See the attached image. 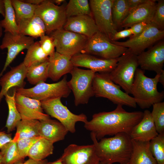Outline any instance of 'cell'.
Returning a JSON list of instances; mask_svg holds the SVG:
<instances>
[{
	"label": "cell",
	"mask_w": 164,
	"mask_h": 164,
	"mask_svg": "<svg viewBox=\"0 0 164 164\" xmlns=\"http://www.w3.org/2000/svg\"><path fill=\"white\" fill-rule=\"evenodd\" d=\"M121 105L109 112L94 114L92 118L84 123V127L93 134L97 139L100 140L106 135L114 136L125 133L130 135L134 127L141 120L143 112H129Z\"/></svg>",
	"instance_id": "cell-1"
},
{
	"label": "cell",
	"mask_w": 164,
	"mask_h": 164,
	"mask_svg": "<svg viewBox=\"0 0 164 164\" xmlns=\"http://www.w3.org/2000/svg\"><path fill=\"white\" fill-rule=\"evenodd\" d=\"M91 136L100 164L128 163L132 150V141L129 135L119 133L111 137H104L99 142L92 133Z\"/></svg>",
	"instance_id": "cell-2"
},
{
	"label": "cell",
	"mask_w": 164,
	"mask_h": 164,
	"mask_svg": "<svg viewBox=\"0 0 164 164\" xmlns=\"http://www.w3.org/2000/svg\"><path fill=\"white\" fill-rule=\"evenodd\" d=\"M145 70L138 68L132 86V94L137 104L142 109L148 108L155 103L162 101L164 92H159L157 86L159 74L152 78L145 74Z\"/></svg>",
	"instance_id": "cell-3"
},
{
	"label": "cell",
	"mask_w": 164,
	"mask_h": 164,
	"mask_svg": "<svg viewBox=\"0 0 164 164\" xmlns=\"http://www.w3.org/2000/svg\"><path fill=\"white\" fill-rule=\"evenodd\" d=\"M94 96L106 98L117 105L136 108L133 97L122 91L121 87L111 79L109 73H95L92 82Z\"/></svg>",
	"instance_id": "cell-4"
},
{
	"label": "cell",
	"mask_w": 164,
	"mask_h": 164,
	"mask_svg": "<svg viewBox=\"0 0 164 164\" xmlns=\"http://www.w3.org/2000/svg\"><path fill=\"white\" fill-rule=\"evenodd\" d=\"M95 73L89 69L75 67L70 72L71 78L67 83L73 93L76 106L87 104L90 98L94 96L92 82Z\"/></svg>",
	"instance_id": "cell-5"
},
{
	"label": "cell",
	"mask_w": 164,
	"mask_h": 164,
	"mask_svg": "<svg viewBox=\"0 0 164 164\" xmlns=\"http://www.w3.org/2000/svg\"><path fill=\"white\" fill-rule=\"evenodd\" d=\"M138 66L137 56L127 51L118 58L116 67L109 75L114 83L121 87L127 94H131L135 72Z\"/></svg>",
	"instance_id": "cell-6"
},
{
	"label": "cell",
	"mask_w": 164,
	"mask_h": 164,
	"mask_svg": "<svg viewBox=\"0 0 164 164\" xmlns=\"http://www.w3.org/2000/svg\"><path fill=\"white\" fill-rule=\"evenodd\" d=\"M67 76L65 75L58 82L48 84L40 82L29 88H17L16 93L40 101L58 97H67L71 91L67 84Z\"/></svg>",
	"instance_id": "cell-7"
},
{
	"label": "cell",
	"mask_w": 164,
	"mask_h": 164,
	"mask_svg": "<svg viewBox=\"0 0 164 164\" xmlns=\"http://www.w3.org/2000/svg\"><path fill=\"white\" fill-rule=\"evenodd\" d=\"M60 97L40 101L42 107L46 114L57 119L63 125L68 132H76L75 125L77 122L86 123V115L83 113L76 114L71 112L62 103Z\"/></svg>",
	"instance_id": "cell-8"
},
{
	"label": "cell",
	"mask_w": 164,
	"mask_h": 164,
	"mask_svg": "<svg viewBox=\"0 0 164 164\" xmlns=\"http://www.w3.org/2000/svg\"><path fill=\"white\" fill-rule=\"evenodd\" d=\"M128 48L113 43L99 31L89 39L81 53L106 59H117L127 52Z\"/></svg>",
	"instance_id": "cell-9"
},
{
	"label": "cell",
	"mask_w": 164,
	"mask_h": 164,
	"mask_svg": "<svg viewBox=\"0 0 164 164\" xmlns=\"http://www.w3.org/2000/svg\"><path fill=\"white\" fill-rule=\"evenodd\" d=\"M49 35L54 40L56 52L71 57L81 53L89 39L84 36L63 28L53 31Z\"/></svg>",
	"instance_id": "cell-10"
},
{
	"label": "cell",
	"mask_w": 164,
	"mask_h": 164,
	"mask_svg": "<svg viewBox=\"0 0 164 164\" xmlns=\"http://www.w3.org/2000/svg\"><path fill=\"white\" fill-rule=\"evenodd\" d=\"M65 2L59 6L53 3L52 0H43L36 8L35 14L43 21L47 35L63 28L67 19L66 13L67 4Z\"/></svg>",
	"instance_id": "cell-11"
},
{
	"label": "cell",
	"mask_w": 164,
	"mask_h": 164,
	"mask_svg": "<svg viewBox=\"0 0 164 164\" xmlns=\"http://www.w3.org/2000/svg\"><path fill=\"white\" fill-rule=\"evenodd\" d=\"M92 16L99 31L110 40L117 32L112 15L113 0H90Z\"/></svg>",
	"instance_id": "cell-12"
},
{
	"label": "cell",
	"mask_w": 164,
	"mask_h": 164,
	"mask_svg": "<svg viewBox=\"0 0 164 164\" xmlns=\"http://www.w3.org/2000/svg\"><path fill=\"white\" fill-rule=\"evenodd\" d=\"M164 36V30L149 24L143 32L136 37L124 42L111 41L116 45L128 48V52L137 56L161 41Z\"/></svg>",
	"instance_id": "cell-13"
},
{
	"label": "cell",
	"mask_w": 164,
	"mask_h": 164,
	"mask_svg": "<svg viewBox=\"0 0 164 164\" xmlns=\"http://www.w3.org/2000/svg\"><path fill=\"white\" fill-rule=\"evenodd\" d=\"M63 164H100L94 145L71 144L60 158Z\"/></svg>",
	"instance_id": "cell-14"
},
{
	"label": "cell",
	"mask_w": 164,
	"mask_h": 164,
	"mask_svg": "<svg viewBox=\"0 0 164 164\" xmlns=\"http://www.w3.org/2000/svg\"><path fill=\"white\" fill-rule=\"evenodd\" d=\"M34 39L32 37L19 34L14 35L8 32H5L0 48L2 50L7 48L8 52L0 77L2 75L8 67L20 52L24 49H28L35 42Z\"/></svg>",
	"instance_id": "cell-15"
},
{
	"label": "cell",
	"mask_w": 164,
	"mask_h": 164,
	"mask_svg": "<svg viewBox=\"0 0 164 164\" xmlns=\"http://www.w3.org/2000/svg\"><path fill=\"white\" fill-rule=\"evenodd\" d=\"M138 66L145 70L154 71L160 74L164 63V42L161 40L146 51L137 56Z\"/></svg>",
	"instance_id": "cell-16"
},
{
	"label": "cell",
	"mask_w": 164,
	"mask_h": 164,
	"mask_svg": "<svg viewBox=\"0 0 164 164\" xmlns=\"http://www.w3.org/2000/svg\"><path fill=\"white\" fill-rule=\"evenodd\" d=\"M118 58L106 59L80 53L72 56L71 60L74 67L86 68L96 73H109L116 67Z\"/></svg>",
	"instance_id": "cell-17"
},
{
	"label": "cell",
	"mask_w": 164,
	"mask_h": 164,
	"mask_svg": "<svg viewBox=\"0 0 164 164\" xmlns=\"http://www.w3.org/2000/svg\"><path fill=\"white\" fill-rule=\"evenodd\" d=\"M15 99L16 107L22 119L41 121L50 118L48 115L43 113L40 101L16 92Z\"/></svg>",
	"instance_id": "cell-18"
},
{
	"label": "cell",
	"mask_w": 164,
	"mask_h": 164,
	"mask_svg": "<svg viewBox=\"0 0 164 164\" xmlns=\"http://www.w3.org/2000/svg\"><path fill=\"white\" fill-rule=\"evenodd\" d=\"M63 28L84 36L89 39L99 31L92 16L87 15L67 18Z\"/></svg>",
	"instance_id": "cell-19"
},
{
	"label": "cell",
	"mask_w": 164,
	"mask_h": 164,
	"mask_svg": "<svg viewBox=\"0 0 164 164\" xmlns=\"http://www.w3.org/2000/svg\"><path fill=\"white\" fill-rule=\"evenodd\" d=\"M28 67L22 62L18 65L11 68L10 71L1 77L0 85V104L2 98L8 93L10 89L14 87L23 88Z\"/></svg>",
	"instance_id": "cell-20"
},
{
	"label": "cell",
	"mask_w": 164,
	"mask_h": 164,
	"mask_svg": "<svg viewBox=\"0 0 164 164\" xmlns=\"http://www.w3.org/2000/svg\"><path fill=\"white\" fill-rule=\"evenodd\" d=\"M156 1L149 0L132 9L122 22L121 27L128 28L141 22L150 24L155 10Z\"/></svg>",
	"instance_id": "cell-21"
},
{
	"label": "cell",
	"mask_w": 164,
	"mask_h": 164,
	"mask_svg": "<svg viewBox=\"0 0 164 164\" xmlns=\"http://www.w3.org/2000/svg\"><path fill=\"white\" fill-rule=\"evenodd\" d=\"M141 120L134 127L129 135L132 140L141 142H149L159 134L151 114L145 110Z\"/></svg>",
	"instance_id": "cell-22"
},
{
	"label": "cell",
	"mask_w": 164,
	"mask_h": 164,
	"mask_svg": "<svg viewBox=\"0 0 164 164\" xmlns=\"http://www.w3.org/2000/svg\"><path fill=\"white\" fill-rule=\"evenodd\" d=\"M59 121L50 118L39 121L38 126L39 136L54 143L63 140L68 132Z\"/></svg>",
	"instance_id": "cell-23"
},
{
	"label": "cell",
	"mask_w": 164,
	"mask_h": 164,
	"mask_svg": "<svg viewBox=\"0 0 164 164\" xmlns=\"http://www.w3.org/2000/svg\"><path fill=\"white\" fill-rule=\"evenodd\" d=\"M71 58L56 51L49 56L48 77L53 81H57L63 75L70 73L74 67Z\"/></svg>",
	"instance_id": "cell-24"
},
{
	"label": "cell",
	"mask_w": 164,
	"mask_h": 164,
	"mask_svg": "<svg viewBox=\"0 0 164 164\" xmlns=\"http://www.w3.org/2000/svg\"><path fill=\"white\" fill-rule=\"evenodd\" d=\"M19 34L34 39L45 35L46 28L42 19L34 14L32 17L23 19L17 22Z\"/></svg>",
	"instance_id": "cell-25"
},
{
	"label": "cell",
	"mask_w": 164,
	"mask_h": 164,
	"mask_svg": "<svg viewBox=\"0 0 164 164\" xmlns=\"http://www.w3.org/2000/svg\"><path fill=\"white\" fill-rule=\"evenodd\" d=\"M132 141V150L128 164H157L149 150V142Z\"/></svg>",
	"instance_id": "cell-26"
},
{
	"label": "cell",
	"mask_w": 164,
	"mask_h": 164,
	"mask_svg": "<svg viewBox=\"0 0 164 164\" xmlns=\"http://www.w3.org/2000/svg\"><path fill=\"white\" fill-rule=\"evenodd\" d=\"M53 144L50 141L40 137L31 147L27 156L36 161L43 160L53 153Z\"/></svg>",
	"instance_id": "cell-27"
},
{
	"label": "cell",
	"mask_w": 164,
	"mask_h": 164,
	"mask_svg": "<svg viewBox=\"0 0 164 164\" xmlns=\"http://www.w3.org/2000/svg\"><path fill=\"white\" fill-rule=\"evenodd\" d=\"M39 122L36 120L22 119L16 126V132L12 141L17 142L22 139L39 136Z\"/></svg>",
	"instance_id": "cell-28"
},
{
	"label": "cell",
	"mask_w": 164,
	"mask_h": 164,
	"mask_svg": "<svg viewBox=\"0 0 164 164\" xmlns=\"http://www.w3.org/2000/svg\"><path fill=\"white\" fill-rule=\"evenodd\" d=\"M49 59L44 62L33 64L28 67L26 75L27 80L31 84L36 85L45 81L48 77Z\"/></svg>",
	"instance_id": "cell-29"
},
{
	"label": "cell",
	"mask_w": 164,
	"mask_h": 164,
	"mask_svg": "<svg viewBox=\"0 0 164 164\" xmlns=\"http://www.w3.org/2000/svg\"><path fill=\"white\" fill-rule=\"evenodd\" d=\"M16 93L15 91L12 95H10L8 93L5 96L8 108V115L5 125L8 133L14 130L22 119L15 104V98Z\"/></svg>",
	"instance_id": "cell-30"
},
{
	"label": "cell",
	"mask_w": 164,
	"mask_h": 164,
	"mask_svg": "<svg viewBox=\"0 0 164 164\" xmlns=\"http://www.w3.org/2000/svg\"><path fill=\"white\" fill-rule=\"evenodd\" d=\"M5 14L3 19L0 21L5 32H8L12 34H19L18 26L16 22L14 9L11 0H4Z\"/></svg>",
	"instance_id": "cell-31"
},
{
	"label": "cell",
	"mask_w": 164,
	"mask_h": 164,
	"mask_svg": "<svg viewBox=\"0 0 164 164\" xmlns=\"http://www.w3.org/2000/svg\"><path fill=\"white\" fill-rule=\"evenodd\" d=\"M23 63L27 67L42 63L49 59V56L43 52L39 41L35 42L27 49Z\"/></svg>",
	"instance_id": "cell-32"
},
{
	"label": "cell",
	"mask_w": 164,
	"mask_h": 164,
	"mask_svg": "<svg viewBox=\"0 0 164 164\" xmlns=\"http://www.w3.org/2000/svg\"><path fill=\"white\" fill-rule=\"evenodd\" d=\"M129 8L127 0H113L112 15L113 21L116 29L121 25L128 15Z\"/></svg>",
	"instance_id": "cell-33"
},
{
	"label": "cell",
	"mask_w": 164,
	"mask_h": 164,
	"mask_svg": "<svg viewBox=\"0 0 164 164\" xmlns=\"http://www.w3.org/2000/svg\"><path fill=\"white\" fill-rule=\"evenodd\" d=\"M66 13L67 18L82 15L92 16L88 0H70L67 4Z\"/></svg>",
	"instance_id": "cell-34"
},
{
	"label": "cell",
	"mask_w": 164,
	"mask_h": 164,
	"mask_svg": "<svg viewBox=\"0 0 164 164\" xmlns=\"http://www.w3.org/2000/svg\"><path fill=\"white\" fill-rule=\"evenodd\" d=\"M11 1L15 11L17 23L21 20L33 16L38 6L26 3L22 0H11Z\"/></svg>",
	"instance_id": "cell-35"
},
{
	"label": "cell",
	"mask_w": 164,
	"mask_h": 164,
	"mask_svg": "<svg viewBox=\"0 0 164 164\" xmlns=\"http://www.w3.org/2000/svg\"><path fill=\"white\" fill-rule=\"evenodd\" d=\"M149 149L157 164H164V134H159L152 139Z\"/></svg>",
	"instance_id": "cell-36"
},
{
	"label": "cell",
	"mask_w": 164,
	"mask_h": 164,
	"mask_svg": "<svg viewBox=\"0 0 164 164\" xmlns=\"http://www.w3.org/2000/svg\"><path fill=\"white\" fill-rule=\"evenodd\" d=\"M0 150L2 156V164H12L20 160L16 142L12 140L5 144Z\"/></svg>",
	"instance_id": "cell-37"
},
{
	"label": "cell",
	"mask_w": 164,
	"mask_h": 164,
	"mask_svg": "<svg viewBox=\"0 0 164 164\" xmlns=\"http://www.w3.org/2000/svg\"><path fill=\"white\" fill-rule=\"evenodd\" d=\"M151 114L158 134H164V102L154 104Z\"/></svg>",
	"instance_id": "cell-38"
},
{
	"label": "cell",
	"mask_w": 164,
	"mask_h": 164,
	"mask_svg": "<svg viewBox=\"0 0 164 164\" xmlns=\"http://www.w3.org/2000/svg\"><path fill=\"white\" fill-rule=\"evenodd\" d=\"M40 137L39 136L24 138L20 139L16 142L19 160L23 159L27 156L31 147Z\"/></svg>",
	"instance_id": "cell-39"
},
{
	"label": "cell",
	"mask_w": 164,
	"mask_h": 164,
	"mask_svg": "<svg viewBox=\"0 0 164 164\" xmlns=\"http://www.w3.org/2000/svg\"><path fill=\"white\" fill-rule=\"evenodd\" d=\"M155 10L150 24L158 29L164 30V1H157Z\"/></svg>",
	"instance_id": "cell-40"
},
{
	"label": "cell",
	"mask_w": 164,
	"mask_h": 164,
	"mask_svg": "<svg viewBox=\"0 0 164 164\" xmlns=\"http://www.w3.org/2000/svg\"><path fill=\"white\" fill-rule=\"evenodd\" d=\"M40 38L39 42L43 52L49 57L52 55L55 52V45L53 39L47 35H43Z\"/></svg>",
	"instance_id": "cell-41"
},
{
	"label": "cell",
	"mask_w": 164,
	"mask_h": 164,
	"mask_svg": "<svg viewBox=\"0 0 164 164\" xmlns=\"http://www.w3.org/2000/svg\"><path fill=\"white\" fill-rule=\"evenodd\" d=\"M149 24L141 22L135 24L130 27L132 35L131 38L136 37L140 35L145 30Z\"/></svg>",
	"instance_id": "cell-42"
},
{
	"label": "cell",
	"mask_w": 164,
	"mask_h": 164,
	"mask_svg": "<svg viewBox=\"0 0 164 164\" xmlns=\"http://www.w3.org/2000/svg\"><path fill=\"white\" fill-rule=\"evenodd\" d=\"M132 34L130 28L126 29L123 30L116 32L111 38V41H116L121 39L124 38L132 36Z\"/></svg>",
	"instance_id": "cell-43"
},
{
	"label": "cell",
	"mask_w": 164,
	"mask_h": 164,
	"mask_svg": "<svg viewBox=\"0 0 164 164\" xmlns=\"http://www.w3.org/2000/svg\"><path fill=\"white\" fill-rule=\"evenodd\" d=\"M12 140L11 134L0 131V149L6 144Z\"/></svg>",
	"instance_id": "cell-44"
},
{
	"label": "cell",
	"mask_w": 164,
	"mask_h": 164,
	"mask_svg": "<svg viewBox=\"0 0 164 164\" xmlns=\"http://www.w3.org/2000/svg\"><path fill=\"white\" fill-rule=\"evenodd\" d=\"M23 159L19 160L12 164H47L48 162L47 159L37 161L30 158L24 162L23 161Z\"/></svg>",
	"instance_id": "cell-45"
},
{
	"label": "cell",
	"mask_w": 164,
	"mask_h": 164,
	"mask_svg": "<svg viewBox=\"0 0 164 164\" xmlns=\"http://www.w3.org/2000/svg\"><path fill=\"white\" fill-rule=\"evenodd\" d=\"M149 0H127L129 12L138 6L148 2Z\"/></svg>",
	"instance_id": "cell-46"
},
{
	"label": "cell",
	"mask_w": 164,
	"mask_h": 164,
	"mask_svg": "<svg viewBox=\"0 0 164 164\" xmlns=\"http://www.w3.org/2000/svg\"><path fill=\"white\" fill-rule=\"evenodd\" d=\"M5 14V6L4 0H0V14L4 17Z\"/></svg>",
	"instance_id": "cell-47"
},
{
	"label": "cell",
	"mask_w": 164,
	"mask_h": 164,
	"mask_svg": "<svg viewBox=\"0 0 164 164\" xmlns=\"http://www.w3.org/2000/svg\"><path fill=\"white\" fill-rule=\"evenodd\" d=\"M22 1L27 3L38 5L43 2V0H24Z\"/></svg>",
	"instance_id": "cell-48"
},
{
	"label": "cell",
	"mask_w": 164,
	"mask_h": 164,
	"mask_svg": "<svg viewBox=\"0 0 164 164\" xmlns=\"http://www.w3.org/2000/svg\"><path fill=\"white\" fill-rule=\"evenodd\" d=\"M159 82H160L164 87V70H163L159 74Z\"/></svg>",
	"instance_id": "cell-49"
},
{
	"label": "cell",
	"mask_w": 164,
	"mask_h": 164,
	"mask_svg": "<svg viewBox=\"0 0 164 164\" xmlns=\"http://www.w3.org/2000/svg\"><path fill=\"white\" fill-rule=\"evenodd\" d=\"M52 1L53 3L57 5H60L66 2V0H54Z\"/></svg>",
	"instance_id": "cell-50"
},
{
	"label": "cell",
	"mask_w": 164,
	"mask_h": 164,
	"mask_svg": "<svg viewBox=\"0 0 164 164\" xmlns=\"http://www.w3.org/2000/svg\"><path fill=\"white\" fill-rule=\"evenodd\" d=\"M47 164H63L59 158L56 161L52 162H48Z\"/></svg>",
	"instance_id": "cell-51"
},
{
	"label": "cell",
	"mask_w": 164,
	"mask_h": 164,
	"mask_svg": "<svg viewBox=\"0 0 164 164\" xmlns=\"http://www.w3.org/2000/svg\"><path fill=\"white\" fill-rule=\"evenodd\" d=\"M3 34V28L2 26L0 21V39L2 37Z\"/></svg>",
	"instance_id": "cell-52"
},
{
	"label": "cell",
	"mask_w": 164,
	"mask_h": 164,
	"mask_svg": "<svg viewBox=\"0 0 164 164\" xmlns=\"http://www.w3.org/2000/svg\"><path fill=\"white\" fill-rule=\"evenodd\" d=\"M3 159L2 156L1 152H0V164H2Z\"/></svg>",
	"instance_id": "cell-53"
},
{
	"label": "cell",
	"mask_w": 164,
	"mask_h": 164,
	"mask_svg": "<svg viewBox=\"0 0 164 164\" xmlns=\"http://www.w3.org/2000/svg\"><path fill=\"white\" fill-rule=\"evenodd\" d=\"M128 164V163H127V164Z\"/></svg>",
	"instance_id": "cell-54"
}]
</instances>
